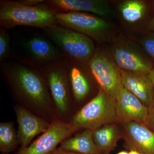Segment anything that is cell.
Wrapping results in <instances>:
<instances>
[{"label":"cell","instance_id":"7a4b0ae2","mask_svg":"<svg viewBox=\"0 0 154 154\" xmlns=\"http://www.w3.org/2000/svg\"><path fill=\"white\" fill-rule=\"evenodd\" d=\"M55 12L44 3L27 5L14 0L0 2V27L8 30L18 26L44 29L56 24Z\"/></svg>","mask_w":154,"mask_h":154},{"label":"cell","instance_id":"603a6c76","mask_svg":"<svg viewBox=\"0 0 154 154\" xmlns=\"http://www.w3.org/2000/svg\"><path fill=\"white\" fill-rule=\"evenodd\" d=\"M147 126L154 132V98L151 105L148 107V119Z\"/></svg>","mask_w":154,"mask_h":154},{"label":"cell","instance_id":"277c9868","mask_svg":"<svg viewBox=\"0 0 154 154\" xmlns=\"http://www.w3.org/2000/svg\"><path fill=\"white\" fill-rule=\"evenodd\" d=\"M116 121L115 99L100 89L97 95L75 115L71 123L77 130L83 128L94 131Z\"/></svg>","mask_w":154,"mask_h":154},{"label":"cell","instance_id":"30bf717a","mask_svg":"<svg viewBox=\"0 0 154 154\" xmlns=\"http://www.w3.org/2000/svg\"><path fill=\"white\" fill-rule=\"evenodd\" d=\"M77 129L71 123L55 120L50 124L41 136L15 154H51L63 141L70 137Z\"/></svg>","mask_w":154,"mask_h":154},{"label":"cell","instance_id":"e0dca14e","mask_svg":"<svg viewBox=\"0 0 154 154\" xmlns=\"http://www.w3.org/2000/svg\"><path fill=\"white\" fill-rule=\"evenodd\" d=\"M93 132L94 142L101 154H110L122 138L120 127L116 123L105 125Z\"/></svg>","mask_w":154,"mask_h":154},{"label":"cell","instance_id":"6da1fadb","mask_svg":"<svg viewBox=\"0 0 154 154\" xmlns=\"http://www.w3.org/2000/svg\"><path fill=\"white\" fill-rule=\"evenodd\" d=\"M0 69L16 98L38 113L46 112L51 96L41 70L17 60L4 62Z\"/></svg>","mask_w":154,"mask_h":154},{"label":"cell","instance_id":"4fadbf2b","mask_svg":"<svg viewBox=\"0 0 154 154\" xmlns=\"http://www.w3.org/2000/svg\"><path fill=\"white\" fill-rule=\"evenodd\" d=\"M45 2L58 13L84 12L99 16L104 19L113 18L115 11L103 0H46Z\"/></svg>","mask_w":154,"mask_h":154},{"label":"cell","instance_id":"9c48e42d","mask_svg":"<svg viewBox=\"0 0 154 154\" xmlns=\"http://www.w3.org/2000/svg\"><path fill=\"white\" fill-rule=\"evenodd\" d=\"M40 70L57 108L61 113H66L70 100L71 90L65 57Z\"/></svg>","mask_w":154,"mask_h":154},{"label":"cell","instance_id":"ba28073f","mask_svg":"<svg viewBox=\"0 0 154 154\" xmlns=\"http://www.w3.org/2000/svg\"><path fill=\"white\" fill-rule=\"evenodd\" d=\"M109 51L120 69L149 75L153 67L142 49L132 42L125 40L114 42Z\"/></svg>","mask_w":154,"mask_h":154},{"label":"cell","instance_id":"d4e9b609","mask_svg":"<svg viewBox=\"0 0 154 154\" xmlns=\"http://www.w3.org/2000/svg\"><path fill=\"white\" fill-rule=\"evenodd\" d=\"M149 77L151 81L152 84L154 88V66L150 72L149 73Z\"/></svg>","mask_w":154,"mask_h":154},{"label":"cell","instance_id":"9a60e30c","mask_svg":"<svg viewBox=\"0 0 154 154\" xmlns=\"http://www.w3.org/2000/svg\"><path fill=\"white\" fill-rule=\"evenodd\" d=\"M65 58L71 92L77 101H82L91 92V70L88 64L66 57Z\"/></svg>","mask_w":154,"mask_h":154},{"label":"cell","instance_id":"7c38bea8","mask_svg":"<svg viewBox=\"0 0 154 154\" xmlns=\"http://www.w3.org/2000/svg\"><path fill=\"white\" fill-rule=\"evenodd\" d=\"M125 146L140 154H154V132L135 122L120 124Z\"/></svg>","mask_w":154,"mask_h":154},{"label":"cell","instance_id":"7402d4cb","mask_svg":"<svg viewBox=\"0 0 154 154\" xmlns=\"http://www.w3.org/2000/svg\"><path fill=\"white\" fill-rule=\"evenodd\" d=\"M141 44L145 52L154 60V32L143 37Z\"/></svg>","mask_w":154,"mask_h":154},{"label":"cell","instance_id":"ac0fdd59","mask_svg":"<svg viewBox=\"0 0 154 154\" xmlns=\"http://www.w3.org/2000/svg\"><path fill=\"white\" fill-rule=\"evenodd\" d=\"M59 148L81 154H101L94 142L93 131L90 130H85L73 137L65 140Z\"/></svg>","mask_w":154,"mask_h":154},{"label":"cell","instance_id":"8fae6325","mask_svg":"<svg viewBox=\"0 0 154 154\" xmlns=\"http://www.w3.org/2000/svg\"><path fill=\"white\" fill-rule=\"evenodd\" d=\"M115 105L116 123L122 124L135 122L147 125L148 107L125 88L116 98Z\"/></svg>","mask_w":154,"mask_h":154},{"label":"cell","instance_id":"f1b7e54d","mask_svg":"<svg viewBox=\"0 0 154 154\" xmlns=\"http://www.w3.org/2000/svg\"></svg>","mask_w":154,"mask_h":154},{"label":"cell","instance_id":"ffe728a7","mask_svg":"<svg viewBox=\"0 0 154 154\" xmlns=\"http://www.w3.org/2000/svg\"><path fill=\"white\" fill-rule=\"evenodd\" d=\"M19 143L14 124L12 122L0 123V151L9 154L17 147Z\"/></svg>","mask_w":154,"mask_h":154},{"label":"cell","instance_id":"4316f807","mask_svg":"<svg viewBox=\"0 0 154 154\" xmlns=\"http://www.w3.org/2000/svg\"><path fill=\"white\" fill-rule=\"evenodd\" d=\"M128 154H140L137 152L135 151L131 150L129 151L128 152Z\"/></svg>","mask_w":154,"mask_h":154},{"label":"cell","instance_id":"52a82bcc","mask_svg":"<svg viewBox=\"0 0 154 154\" xmlns=\"http://www.w3.org/2000/svg\"><path fill=\"white\" fill-rule=\"evenodd\" d=\"M20 54L17 60L41 69L65 56L46 36L34 35L19 43Z\"/></svg>","mask_w":154,"mask_h":154},{"label":"cell","instance_id":"8992f818","mask_svg":"<svg viewBox=\"0 0 154 154\" xmlns=\"http://www.w3.org/2000/svg\"><path fill=\"white\" fill-rule=\"evenodd\" d=\"M88 66L100 89L116 99L124 88L120 69L116 63L109 51L96 48Z\"/></svg>","mask_w":154,"mask_h":154},{"label":"cell","instance_id":"83f0119b","mask_svg":"<svg viewBox=\"0 0 154 154\" xmlns=\"http://www.w3.org/2000/svg\"><path fill=\"white\" fill-rule=\"evenodd\" d=\"M117 154H128V152H126V151H121L119 152H118V153Z\"/></svg>","mask_w":154,"mask_h":154},{"label":"cell","instance_id":"484cf974","mask_svg":"<svg viewBox=\"0 0 154 154\" xmlns=\"http://www.w3.org/2000/svg\"><path fill=\"white\" fill-rule=\"evenodd\" d=\"M150 29L151 30H152L153 32H154V17L152 20L151 24L150 25Z\"/></svg>","mask_w":154,"mask_h":154},{"label":"cell","instance_id":"d6986e66","mask_svg":"<svg viewBox=\"0 0 154 154\" xmlns=\"http://www.w3.org/2000/svg\"><path fill=\"white\" fill-rule=\"evenodd\" d=\"M117 11L125 23L136 25L146 17L148 6L145 1L142 0H125L119 4Z\"/></svg>","mask_w":154,"mask_h":154},{"label":"cell","instance_id":"5bb4252c","mask_svg":"<svg viewBox=\"0 0 154 154\" xmlns=\"http://www.w3.org/2000/svg\"><path fill=\"white\" fill-rule=\"evenodd\" d=\"M15 110L18 124L17 137L21 148H25L36 135L45 132L50 123L22 106H16Z\"/></svg>","mask_w":154,"mask_h":154},{"label":"cell","instance_id":"2e32d148","mask_svg":"<svg viewBox=\"0 0 154 154\" xmlns=\"http://www.w3.org/2000/svg\"><path fill=\"white\" fill-rule=\"evenodd\" d=\"M123 87L134 95L147 107L153 101L154 88L149 75L120 69Z\"/></svg>","mask_w":154,"mask_h":154},{"label":"cell","instance_id":"3957f363","mask_svg":"<svg viewBox=\"0 0 154 154\" xmlns=\"http://www.w3.org/2000/svg\"><path fill=\"white\" fill-rule=\"evenodd\" d=\"M43 30L66 57L88 64L96 51L93 40L74 30L57 24Z\"/></svg>","mask_w":154,"mask_h":154},{"label":"cell","instance_id":"cb8c5ba5","mask_svg":"<svg viewBox=\"0 0 154 154\" xmlns=\"http://www.w3.org/2000/svg\"><path fill=\"white\" fill-rule=\"evenodd\" d=\"M81 154L73 152L67 151L64 150L60 148L57 149L52 154Z\"/></svg>","mask_w":154,"mask_h":154},{"label":"cell","instance_id":"44dd1931","mask_svg":"<svg viewBox=\"0 0 154 154\" xmlns=\"http://www.w3.org/2000/svg\"><path fill=\"white\" fill-rule=\"evenodd\" d=\"M12 50L8 30L0 28V64L8 60Z\"/></svg>","mask_w":154,"mask_h":154},{"label":"cell","instance_id":"5b68a950","mask_svg":"<svg viewBox=\"0 0 154 154\" xmlns=\"http://www.w3.org/2000/svg\"><path fill=\"white\" fill-rule=\"evenodd\" d=\"M56 24L79 32L99 43L110 41L114 34V26L112 23L90 13H58Z\"/></svg>","mask_w":154,"mask_h":154}]
</instances>
